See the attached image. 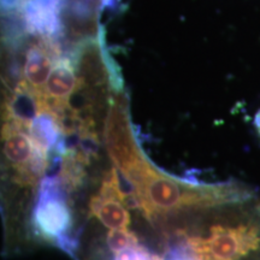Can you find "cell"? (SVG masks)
Masks as SVG:
<instances>
[{
  "label": "cell",
  "mask_w": 260,
  "mask_h": 260,
  "mask_svg": "<svg viewBox=\"0 0 260 260\" xmlns=\"http://www.w3.org/2000/svg\"><path fill=\"white\" fill-rule=\"evenodd\" d=\"M184 230L195 260H260V197L237 183L188 211Z\"/></svg>",
  "instance_id": "cell-1"
},
{
  "label": "cell",
  "mask_w": 260,
  "mask_h": 260,
  "mask_svg": "<svg viewBox=\"0 0 260 260\" xmlns=\"http://www.w3.org/2000/svg\"><path fill=\"white\" fill-rule=\"evenodd\" d=\"M34 234L42 241L76 253L79 240L73 234V209L58 176H47L41 182L32 209Z\"/></svg>",
  "instance_id": "cell-2"
},
{
  "label": "cell",
  "mask_w": 260,
  "mask_h": 260,
  "mask_svg": "<svg viewBox=\"0 0 260 260\" xmlns=\"http://www.w3.org/2000/svg\"><path fill=\"white\" fill-rule=\"evenodd\" d=\"M22 2H23V0H4L6 6H15L17 5L18 3H22Z\"/></svg>",
  "instance_id": "cell-3"
},
{
  "label": "cell",
  "mask_w": 260,
  "mask_h": 260,
  "mask_svg": "<svg viewBox=\"0 0 260 260\" xmlns=\"http://www.w3.org/2000/svg\"><path fill=\"white\" fill-rule=\"evenodd\" d=\"M255 126H256V130H258V133H259V135H260V111L256 113V116H255Z\"/></svg>",
  "instance_id": "cell-4"
}]
</instances>
